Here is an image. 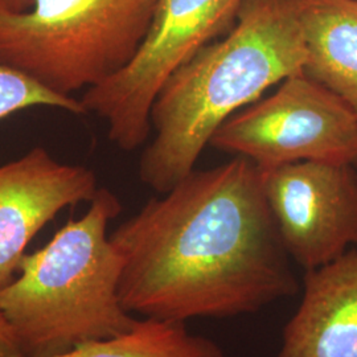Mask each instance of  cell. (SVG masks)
I'll return each instance as SVG.
<instances>
[{"label": "cell", "instance_id": "1", "mask_svg": "<svg viewBox=\"0 0 357 357\" xmlns=\"http://www.w3.org/2000/svg\"><path fill=\"white\" fill-rule=\"evenodd\" d=\"M110 238L123 261L121 302L132 315L230 318L298 291L262 171L243 156L193 169Z\"/></svg>", "mask_w": 357, "mask_h": 357}, {"label": "cell", "instance_id": "2", "mask_svg": "<svg viewBox=\"0 0 357 357\" xmlns=\"http://www.w3.org/2000/svg\"><path fill=\"white\" fill-rule=\"evenodd\" d=\"M305 60L298 1L246 0L229 32L178 66L156 94L142 183L160 195L174 188L230 116L303 73Z\"/></svg>", "mask_w": 357, "mask_h": 357}, {"label": "cell", "instance_id": "3", "mask_svg": "<svg viewBox=\"0 0 357 357\" xmlns=\"http://www.w3.org/2000/svg\"><path fill=\"white\" fill-rule=\"evenodd\" d=\"M121 212L118 196L100 188L82 216L22 258L0 290V314L22 356H54L134 328L139 319L119 296L122 255L107 234Z\"/></svg>", "mask_w": 357, "mask_h": 357}, {"label": "cell", "instance_id": "4", "mask_svg": "<svg viewBox=\"0 0 357 357\" xmlns=\"http://www.w3.org/2000/svg\"><path fill=\"white\" fill-rule=\"evenodd\" d=\"M158 1L33 0L26 13H0V63L73 96L132 60Z\"/></svg>", "mask_w": 357, "mask_h": 357}, {"label": "cell", "instance_id": "5", "mask_svg": "<svg viewBox=\"0 0 357 357\" xmlns=\"http://www.w3.org/2000/svg\"><path fill=\"white\" fill-rule=\"evenodd\" d=\"M246 0H159L137 54L123 69L85 90L86 114L107 126L123 151L143 146L151 134V107L167 78L208 44L229 32Z\"/></svg>", "mask_w": 357, "mask_h": 357}, {"label": "cell", "instance_id": "6", "mask_svg": "<svg viewBox=\"0 0 357 357\" xmlns=\"http://www.w3.org/2000/svg\"><path fill=\"white\" fill-rule=\"evenodd\" d=\"M209 146L261 171L298 162L357 166V116L319 82L298 73L217 130Z\"/></svg>", "mask_w": 357, "mask_h": 357}, {"label": "cell", "instance_id": "7", "mask_svg": "<svg viewBox=\"0 0 357 357\" xmlns=\"http://www.w3.org/2000/svg\"><path fill=\"white\" fill-rule=\"evenodd\" d=\"M282 243L305 270L357 248V172L331 162H298L262 171Z\"/></svg>", "mask_w": 357, "mask_h": 357}, {"label": "cell", "instance_id": "8", "mask_svg": "<svg viewBox=\"0 0 357 357\" xmlns=\"http://www.w3.org/2000/svg\"><path fill=\"white\" fill-rule=\"evenodd\" d=\"M98 190L90 168L61 162L41 146L0 166V290L13 281L38 231L66 208L89 204Z\"/></svg>", "mask_w": 357, "mask_h": 357}, {"label": "cell", "instance_id": "9", "mask_svg": "<svg viewBox=\"0 0 357 357\" xmlns=\"http://www.w3.org/2000/svg\"><path fill=\"white\" fill-rule=\"evenodd\" d=\"M303 287L277 357H357V248L306 270Z\"/></svg>", "mask_w": 357, "mask_h": 357}, {"label": "cell", "instance_id": "10", "mask_svg": "<svg viewBox=\"0 0 357 357\" xmlns=\"http://www.w3.org/2000/svg\"><path fill=\"white\" fill-rule=\"evenodd\" d=\"M306 48L303 73L357 116V0H296Z\"/></svg>", "mask_w": 357, "mask_h": 357}, {"label": "cell", "instance_id": "11", "mask_svg": "<svg viewBox=\"0 0 357 357\" xmlns=\"http://www.w3.org/2000/svg\"><path fill=\"white\" fill-rule=\"evenodd\" d=\"M24 357V356H20ZM50 357H224L220 347L193 335L184 323L143 318L132 330L112 339L78 345Z\"/></svg>", "mask_w": 357, "mask_h": 357}, {"label": "cell", "instance_id": "12", "mask_svg": "<svg viewBox=\"0 0 357 357\" xmlns=\"http://www.w3.org/2000/svg\"><path fill=\"white\" fill-rule=\"evenodd\" d=\"M33 107L86 114L81 101L73 96L54 93L26 73L0 63V121Z\"/></svg>", "mask_w": 357, "mask_h": 357}, {"label": "cell", "instance_id": "13", "mask_svg": "<svg viewBox=\"0 0 357 357\" xmlns=\"http://www.w3.org/2000/svg\"><path fill=\"white\" fill-rule=\"evenodd\" d=\"M20 351L15 343L13 333L0 314V357H20Z\"/></svg>", "mask_w": 357, "mask_h": 357}, {"label": "cell", "instance_id": "14", "mask_svg": "<svg viewBox=\"0 0 357 357\" xmlns=\"http://www.w3.org/2000/svg\"><path fill=\"white\" fill-rule=\"evenodd\" d=\"M32 4L33 0H0V13H26Z\"/></svg>", "mask_w": 357, "mask_h": 357}]
</instances>
